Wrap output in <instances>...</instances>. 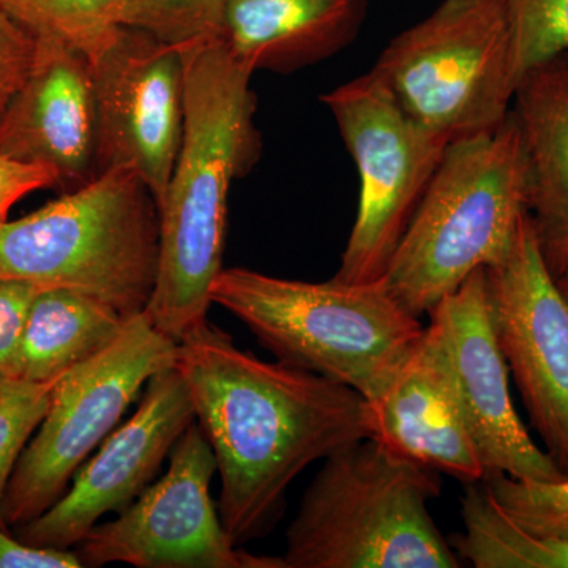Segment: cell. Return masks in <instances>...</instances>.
<instances>
[{
    "mask_svg": "<svg viewBox=\"0 0 568 568\" xmlns=\"http://www.w3.org/2000/svg\"><path fill=\"white\" fill-rule=\"evenodd\" d=\"M175 368L215 455L220 518L237 547L271 532L306 467L373 435L354 388L261 361L209 323L178 343Z\"/></svg>",
    "mask_w": 568,
    "mask_h": 568,
    "instance_id": "cell-1",
    "label": "cell"
},
{
    "mask_svg": "<svg viewBox=\"0 0 568 568\" xmlns=\"http://www.w3.org/2000/svg\"><path fill=\"white\" fill-rule=\"evenodd\" d=\"M185 125L160 213V261L145 313L182 342L207 324L211 290L223 271L227 196L257 156L253 71L219 37L185 50Z\"/></svg>",
    "mask_w": 568,
    "mask_h": 568,
    "instance_id": "cell-2",
    "label": "cell"
},
{
    "mask_svg": "<svg viewBox=\"0 0 568 568\" xmlns=\"http://www.w3.org/2000/svg\"><path fill=\"white\" fill-rule=\"evenodd\" d=\"M211 301L278 362L345 384L368 403L386 394L425 331L384 280L306 283L223 268Z\"/></svg>",
    "mask_w": 568,
    "mask_h": 568,
    "instance_id": "cell-3",
    "label": "cell"
},
{
    "mask_svg": "<svg viewBox=\"0 0 568 568\" xmlns=\"http://www.w3.org/2000/svg\"><path fill=\"white\" fill-rule=\"evenodd\" d=\"M529 213V173L514 114L448 142L384 283L414 316L429 315L474 272L497 263Z\"/></svg>",
    "mask_w": 568,
    "mask_h": 568,
    "instance_id": "cell-4",
    "label": "cell"
},
{
    "mask_svg": "<svg viewBox=\"0 0 568 568\" xmlns=\"http://www.w3.org/2000/svg\"><path fill=\"white\" fill-rule=\"evenodd\" d=\"M437 474L373 437L339 448L302 496L284 568L459 567L429 514Z\"/></svg>",
    "mask_w": 568,
    "mask_h": 568,
    "instance_id": "cell-5",
    "label": "cell"
},
{
    "mask_svg": "<svg viewBox=\"0 0 568 568\" xmlns=\"http://www.w3.org/2000/svg\"><path fill=\"white\" fill-rule=\"evenodd\" d=\"M159 261V205L132 168L0 226V278L80 291L125 317L148 308Z\"/></svg>",
    "mask_w": 568,
    "mask_h": 568,
    "instance_id": "cell-6",
    "label": "cell"
},
{
    "mask_svg": "<svg viewBox=\"0 0 568 568\" xmlns=\"http://www.w3.org/2000/svg\"><path fill=\"white\" fill-rule=\"evenodd\" d=\"M372 70L410 118L448 142L506 121L521 80L497 0H443L396 36Z\"/></svg>",
    "mask_w": 568,
    "mask_h": 568,
    "instance_id": "cell-7",
    "label": "cell"
},
{
    "mask_svg": "<svg viewBox=\"0 0 568 568\" xmlns=\"http://www.w3.org/2000/svg\"><path fill=\"white\" fill-rule=\"evenodd\" d=\"M175 351L178 342L142 312L111 345L54 384L47 414L11 474L2 506L7 528L28 525L67 491L149 381L175 366Z\"/></svg>",
    "mask_w": 568,
    "mask_h": 568,
    "instance_id": "cell-8",
    "label": "cell"
},
{
    "mask_svg": "<svg viewBox=\"0 0 568 568\" xmlns=\"http://www.w3.org/2000/svg\"><path fill=\"white\" fill-rule=\"evenodd\" d=\"M321 100L334 115L361 179L357 215L334 278L379 282L448 141L410 118L373 70Z\"/></svg>",
    "mask_w": 568,
    "mask_h": 568,
    "instance_id": "cell-9",
    "label": "cell"
},
{
    "mask_svg": "<svg viewBox=\"0 0 568 568\" xmlns=\"http://www.w3.org/2000/svg\"><path fill=\"white\" fill-rule=\"evenodd\" d=\"M216 459L196 420L179 437L164 476L77 547L82 567L284 568L231 540L211 497Z\"/></svg>",
    "mask_w": 568,
    "mask_h": 568,
    "instance_id": "cell-10",
    "label": "cell"
},
{
    "mask_svg": "<svg viewBox=\"0 0 568 568\" xmlns=\"http://www.w3.org/2000/svg\"><path fill=\"white\" fill-rule=\"evenodd\" d=\"M497 343L530 425L568 477V301L560 293L530 213L510 248L485 268Z\"/></svg>",
    "mask_w": 568,
    "mask_h": 568,
    "instance_id": "cell-11",
    "label": "cell"
},
{
    "mask_svg": "<svg viewBox=\"0 0 568 568\" xmlns=\"http://www.w3.org/2000/svg\"><path fill=\"white\" fill-rule=\"evenodd\" d=\"M99 142L97 175L132 168L162 203L185 125V50L123 26L92 62Z\"/></svg>",
    "mask_w": 568,
    "mask_h": 568,
    "instance_id": "cell-12",
    "label": "cell"
},
{
    "mask_svg": "<svg viewBox=\"0 0 568 568\" xmlns=\"http://www.w3.org/2000/svg\"><path fill=\"white\" fill-rule=\"evenodd\" d=\"M194 422L189 387L175 366L149 381L140 406L115 426L47 511L14 529L37 548L73 549L110 511H122L152 484Z\"/></svg>",
    "mask_w": 568,
    "mask_h": 568,
    "instance_id": "cell-13",
    "label": "cell"
},
{
    "mask_svg": "<svg viewBox=\"0 0 568 568\" xmlns=\"http://www.w3.org/2000/svg\"><path fill=\"white\" fill-rule=\"evenodd\" d=\"M429 317L443 328L459 403L485 474L540 481L567 478L534 443L511 402L510 372L493 327L485 268L444 297Z\"/></svg>",
    "mask_w": 568,
    "mask_h": 568,
    "instance_id": "cell-14",
    "label": "cell"
},
{
    "mask_svg": "<svg viewBox=\"0 0 568 568\" xmlns=\"http://www.w3.org/2000/svg\"><path fill=\"white\" fill-rule=\"evenodd\" d=\"M97 142L91 59L62 41L37 39L31 73L0 119V153L51 168L74 190L97 178Z\"/></svg>",
    "mask_w": 568,
    "mask_h": 568,
    "instance_id": "cell-15",
    "label": "cell"
},
{
    "mask_svg": "<svg viewBox=\"0 0 568 568\" xmlns=\"http://www.w3.org/2000/svg\"><path fill=\"white\" fill-rule=\"evenodd\" d=\"M429 320L386 394L368 403L372 437L417 465L477 484L485 467L467 429L443 328Z\"/></svg>",
    "mask_w": 568,
    "mask_h": 568,
    "instance_id": "cell-16",
    "label": "cell"
},
{
    "mask_svg": "<svg viewBox=\"0 0 568 568\" xmlns=\"http://www.w3.org/2000/svg\"><path fill=\"white\" fill-rule=\"evenodd\" d=\"M365 0H223L219 39L250 70L293 71L354 40Z\"/></svg>",
    "mask_w": 568,
    "mask_h": 568,
    "instance_id": "cell-17",
    "label": "cell"
},
{
    "mask_svg": "<svg viewBox=\"0 0 568 568\" xmlns=\"http://www.w3.org/2000/svg\"><path fill=\"white\" fill-rule=\"evenodd\" d=\"M529 173V213L544 254L568 245V54L523 74L511 106Z\"/></svg>",
    "mask_w": 568,
    "mask_h": 568,
    "instance_id": "cell-18",
    "label": "cell"
},
{
    "mask_svg": "<svg viewBox=\"0 0 568 568\" xmlns=\"http://www.w3.org/2000/svg\"><path fill=\"white\" fill-rule=\"evenodd\" d=\"M129 320L92 295L44 287L33 298L26 321L20 381L55 383L111 345Z\"/></svg>",
    "mask_w": 568,
    "mask_h": 568,
    "instance_id": "cell-19",
    "label": "cell"
},
{
    "mask_svg": "<svg viewBox=\"0 0 568 568\" xmlns=\"http://www.w3.org/2000/svg\"><path fill=\"white\" fill-rule=\"evenodd\" d=\"M459 556L477 568H568V544L519 528L489 499L481 481L465 485Z\"/></svg>",
    "mask_w": 568,
    "mask_h": 568,
    "instance_id": "cell-20",
    "label": "cell"
},
{
    "mask_svg": "<svg viewBox=\"0 0 568 568\" xmlns=\"http://www.w3.org/2000/svg\"><path fill=\"white\" fill-rule=\"evenodd\" d=\"M36 39L62 41L91 61L123 28L119 0H0Z\"/></svg>",
    "mask_w": 568,
    "mask_h": 568,
    "instance_id": "cell-21",
    "label": "cell"
},
{
    "mask_svg": "<svg viewBox=\"0 0 568 568\" xmlns=\"http://www.w3.org/2000/svg\"><path fill=\"white\" fill-rule=\"evenodd\" d=\"M481 485L495 506L519 528L568 544V477L540 481L487 473Z\"/></svg>",
    "mask_w": 568,
    "mask_h": 568,
    "instance_id": "cell-22",
    "label": "cell"
},
{
    "mask_svg": "<svg viewBox=\"0 0 568 568\" xmlns=\"http://www.w3.org/2000/svg\"><path fill=\"white\" fill-rule=\"evenodd\" d=\"M123 26L152 33L183 50L215 39L223 0H119Z\"/></svg>",
    "mask_w": 568,
    "mask_h": 568,
    "instance_id": "cell-23",
    "label": "cell"
},
{
    "mask_svg": "<svg viewBox=\"0 0 568 568\" xmlns=\"http://www.w3.org/2000/svg\"><path fill=\"white\" fill-rule=\"evenodd\" d=\"M514 37L519 73L568 54V0H497Z\"/></svg>",
    "mask_w": 568,
    "mask_h": 568,
    "instance_id": "cell-24",
    "label": "cell"
},
{
    "mask_svg": "<svg viewBox=\"0 0 568 568\" xmlns=\"http://www.w3.org/2000/svg\"><path fill=\"white\" fill-rule=\"evenodd\" d=\"M55 383L10 381V383L0 384V525L2 526H7L2 517V506L11 474L18 465L22 450L28 446L47 414L51 390Z\"/></svg>",
    "mask_w": 568,
    "mask_h": 568,
    "instance_id": "cell-25",
    "label": "cell"
},
{
    "mask_svg": "<svg viewBox=\"0 0 568 568\" xmlns=\"http://www.w3.org/2000/svg\"><path fill=\"white\" fill-rule=\"evenodd\" d=\"M44 287L0 278V384L20 381L22 335L33 298Z\"/></svg>",
    "mask_w": 568,
    "mask_h": 568,
    "instance_id": "cell-26",
    "label": "cell"
},
{
    "mask_svg": "<svg viewBox=\"0 0 568 568\" xmlns=\"http://www.w3.org/2000/svg\"><path fill=\"white\" fill-rule=\"evenodd\" d=\"M37 39L0 2V119L31 73Z\"/></svg>",
    "mask_w": 568,
    "mask_h": 568,
    "instance_id": "cell-27",
    "label": "cell"
},
{
    "mask_svg": "<svg viewBox=\"0 0 568 568\" xmlns=\"http://www.w3.org/2000/svg\"><path fill=\"white\" fill-rule=\"evenodd\" d=\"M61 185L59 175L43 164L18 162L0 153V226L9 222L11 207L36 190Z\"/></svg>",
    "mask_w": 568,
    "mask_h": 568,
    "instance_id": "cell-28",
    "label": "cell"
},
{
    "mask_svg": "<svg viewBox=\"0 0 568 568\" xmlns=\"http://www.w3.org/2000/svg\"><path fill=\"white\" fill-rule=\"evenodd\" d=\"M73 549L37 548L0 525V568H81Z\"/></svg>",
    "mask_w": 568,
    "mask_h": 568,
    "instance_id": "cell-29",
    "label": "cell"
},
{
    "mask_svg": "<svg viewBox=\"0 0 568 568\" xmlns=\"http://www.w3.org/2000/svg\"><path fill=\"white\" fill-rule=\"evenodd\" d=\"M549 271L555 276L556 284H558L560 293L568 301V256L562 260L555 261V263L548 264Z\"/></svg>",
    "mask_w": 568,
    "mask_h": 568,
    "instance_id": "cell-30",
    "label": "cell"
},
{
    "mask_svg": "<svg viewBox=\"0 0 568 568\" xmlns=\"http://www.w3.org/2000/svg\"><path fill=\"white\" fill-rule=\"evenodd\" d=\"M568 256V245L564 246V248L558 250V252L547 254L545 260H547L548 264L555 263V261L562 260V257Z\"/></svg>",
    "mask_w": 568,
    "mask_h": 568,
    "instance_id": "cell-31",
    "label": "cell"
}]
</instances>
